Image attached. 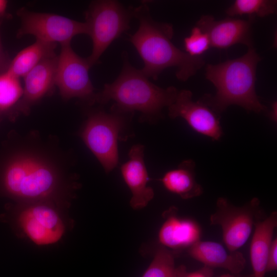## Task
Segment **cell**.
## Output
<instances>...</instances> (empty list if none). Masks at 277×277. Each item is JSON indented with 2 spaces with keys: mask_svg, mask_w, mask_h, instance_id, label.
Segmentation results:
<instances>
[{
  "mask_svg": "<svg viewBox=\"0 0 277 277\" xmlns=\"http://www.w3.org/2000/svg\"><path fill=\"white\" fill-rule=\"evenodd\" d=\"M133 17L139 26L129 39L143 61L141 70L147 77L155 80L165 69L175 67L176 77L185 82L205 65L202 56H191L172 43V25L154 21L146 2L133 8Z\"/></svg>",
  "mask_w": 277,
  "mask_h": 277,
  "instance_id": "1",
  "label": "cell"
},
{
  "mask_svg": "<svg viewBox=\"0 0 277 277\" xmlns=\"http://www.w3.org/2000/svg\"><path fill=\"white\" fill-rule=\"evenodd\" d=\"M122 57L120 73L96 94L95 102L105 104L113 101L111 109L124 113L138 111L142 121L155 122L161 117L162 109L174 102L178 90L173 86L164 88L155 85L141 69L130 64L127 52H123Z\"/></svg>",
  "mask_w": 277,
  "mask_h": 277,
  "instance_id": "2",
  "label": "cell"
},
{
  "mask_svg": "<svg viewBox=\"0 0 277 277\" xmlns=\"http://www.w3.org/2000/svg\"><path fill=\"white\" fill-rule=\"evenodd\" d=\"M261 58L254 47L238 58L217 64H208L205 76L215 87L213 95H206L202 101L219 114L231 105L259 113L266 110L255 92L256 70Z\"/></svg>",
  "mask_w": 277,
  "mask_h": 277,
  "instance_id": "3",
  "label": "cell"
},
{
  "mask_svg": "<svg viewBox=\"0 0 277 277\" xmlns=\"http://www.w3.org/2000/svg\"><path fill=\"white\" fill-rule=\"evenodd\" d=\"M56 182V173L50 165L26 155L11 159L2 177L3 187L8 194L29 199L48 196L54 189Z\"/></svg>",
  "mask_w": 277,
  "mask_h": 277,
  "instance_id": "4",
  "label": "cell"
},
{
  "mask_svg": "<svg viewBox=\"0 0 277 277\" xmlns=\"http://www.w3.org/2000/svg\"><path fill=\"white\" fill-rule=\"evenodd\" d=\"M133 114L111 109L109 113L98 110L88 115L81 136L106 172L117 165L118 141Z\"/></svg>",
  "mask_w": 277,
  "mask_h": 277,
  "instance_id": "5",
  "label": "cell"
},
{
  "mask_svg": "<svg viewBox=\"0 0 277 277\" xmlns=\"http://www.w3.org/2000/svg\"><path fill=\"white\" fill-rule=\"evenodd\" d=\"M133 8H126L114 0L92 2L85 12L88 35L92 42L91 54L86 60L92 67L112 43L130 28Z\"/></svg>",
  "mask_w": 277,
  "mask_h": 277,
  "instance_id": "6",
  "label": "cell"
},
{
  "mask_svg": "<svg viewBox=\"0 0 277 277\" xmlns=\"http://www.w3.org/2000/svg\"><path fill=\"white\" fill-rule=\"evenodd\" d=\"M17 14L21 21L18 37L31 35L36 39L61 45L70 43L76 35L88 34L86 22L58 14L33 12L25 8L18 10Z\"/></svg>",
  "mask_w": 277,
  "mask_h": 277,
  "instance_id": "7",
  "label": "cell"
},
{
  "mask_svg": "<svg viewBox=\"0 0 277 277\" xmlns=\"http://www.w3.org/2000/svg\"><path fill=\"white\" fill-rule=\"evenodd\" d=\"M89 66L86 58L77 55L70 43L61 45L57 56L55 84L65 100L78 98L92 104L96 94L89 76Z\"/></svg>",
  "mask_w": 277,
  "mask_h": 277,
  "instance_id": "8",
  "label": "cell"
},
{
  "mask_svg": "<svg viewBox=\"0 0 277 277\" xmlns=\"http://www.w3.org/2000/svg\"><path fill=\"white\" fill-rule=\"evenodd\" d=\"M259 206L257 198H253L243 207L234 206L223 197L217 200V209L210 216V224L221 226L223 239L229 251H236L247 241Z\"/></svg>",
  "mask_w": 277,
  "mask_h": 277,
  "instance_id": "9",
  "label": "cell"
},
{
  "mask_svg": "<svg viewBox=\"0 0 277 277\" xmlns=\"http://www.w3.org/2000/svg\"><path fill=\"white\" fill-rule=\"evenodd\" d=\"M168 108L170 118H183L198 133L216 141L222 136L218 114L202 101H193L190 90L178 91L175 101Z\"/></svg>",
  "mask_w": 277,
  "mask_h": 277,
  "instance_id": "10",
  "label": "cell"
},
{
  "mask_svg": "<svg viewBox=\"0 0 277 277\" xmlns=\"http://www.w3.org/2000/svg\"><path fill=\"white\" fill-rule=\"evenodd\" d=\"M253 18L244 19L228 17L216 21L210 15H203L196 26L208 36L211 47L226 49L238 44L253 47L252 24Z\"/></svg>",
  "mask_w": 277,
  "mask_h": 277,
  "instance_id": "11",
  "label": "cell"
},
{
  "mask_svg": "<svg viewBox=\"0 0 277 277\" xmlns=\"http://www.w3.org/2000/svg\"><path fill=\"white\" fill-rule=\"evenodd\" d=\"M18 221L27 236L38 245L57 242L65 231L64 225L58 214L46 205H37L28 208L19 214Z\"/></svg>",
  "mask_w": 277,
  "mask_h": 277,
  "instance_id": "12",
  "label": "cell"
},
{
  "mask_svg": "<svg viewBox=\"0 0 277 277\" xmlns=\"http://www.w3.org/2000/svg\"><path fill=\"white\" fill-rule=\"evenodd\" d=\"M144 148L142 144L133 145L128 152V160L121 167L122 177L132 193L130 204L135 210L145 207L154 194L147 185L149 178L144 159Z\"/></svg>",
  "mask_w": 277,
  "mask_h": 277,
  "instance_id": "13",
  "label": "cell"
},
{
  "mask_svg": "<svg viewBox=\"0 0 277 277\" xmlns=\"http://www.w3.org/2000/svg\"><path fill=\"white\" fill-rule=\"evenodd\" d=\"M57 56L49 57L30 71L23 77V93L15 106L17 112L28 113L31 106L50 92L55 86Z\"/></svg>",
  "mask_w": 277,
  "mask_h": 277,
  "instance_id": "14",
  "label": "cell"
},
{
  "mask_svg": "<svg viewBox=\"0 0 277 277\" xmlns=\"http://www.w3.org/2000/svg\"><path fill=\"white\" fill-rule=\"evenodd\" d=\"M189 254L205 266L226 269L232 274L240 273L245 266L246 261L242 253L237 251L229 252L215 242L200 240L189 247Z\"/></svg>",
  "mask_w": 277,
  "mask_h": 277,
  "instance_id": "15",
  "label": "cell"
},
{
  "mask_svg": "<svg viewBox=\"0 0 277 277\" xmlns=\"http://www.w3.org/2000/svg\"><path fill=\"white\" fill-rule=\"evenodd\" d=\"M166 217L159 232L163 246L173 249L189 248L200 240L201 230L196 222L180 218L174 213Z\"/></svg>",
  "mask_w": 277,
  "mask_h": 277,
  "instance_id": "16",
  "label": "cell"
},
{
  "mask_svg": "<svg viewBox=\"0 0 277 277\" xmlns=\"http://www.w3.org/2000/svg\"><path fill=\"white\" fill-rule=\"evenodd\" d=\"M277 225V213L272 212L262 221L255 223L252 238L250 258L253 277H265L267 258L274 230Z\"/></svg>",
  "mask_w": 277,
  "mask_h": 277,
  "instance_id": "17",
  "label": "cell"
},
{
  "mask_svg": "<svg viewBox=\"0 0 277 277\" xmlns=\"http://www.w3.org/2000/svg\"><path fill=\"white\" fill-rule=\"evenodd\" d=\"M195 167L193 160L183 161L176 168L166 172L160 181L168 191L182 199L198 196L202 193L203 189L195 181Z\"/></svg>",
  "mask_w": 277,
  "mask_h": 277,
  "instance_id": "18",
  "label": "cell"
},
{
  "mask_svg": "<svg viewBox=\"0 0 277 277\" xmlns=\"http://www.w3.org/2000/svg\"><path fill=\"white\" fill-rule=\"evenodd\" d=\"M56 45L36 39L16 55L10 62L7 71L19 78L24 77L42 61L55 55Z\"/></svg>",
  "mask_w": 277,
  "mask_h": 277,
  "instance_id": "19",
  "label": "cell"
},
{
  "mask_svg": "<svg viewBox=\"0 0 277 277\" xmlns=\"http://www.w3.org/2000/svg\"><path fill=\"white\" fill-rule=\"evenodd\" d=\"M186 271L184 266H175L171 251L161 247L142 277H183Z\"/></svg>",
  "mask_w": 277,
  "mask_h": 277,
  "instance_id": "20",
  "label": "cell"
},
{
  "mask_svg": "<svg viewBox=\"0 0 277 277\" xmlns=\"http://www.w3.org/2000/svg\"><path fill=\"white\" fill-rule=\"evenodd\" d=\"M276 5L275 0H236L226 13L229 17L247 15L249 18L262 17L274 14Z\"/></svg>",
  "mask_w": 277,
  "mask_h": 277,
  "instance_id": "21",
  "label": "cell"
},
{
  "mask_svg": "<svg viewBox=\"0 0 277 277\" xmlns=\"http://www.w3.org/2000/svg\"><path fill=\"white\" fill-rule=\"evenodd\" d=\"M23 93V88L19 78L7 70L0 73V115L14 108Z\"/></svg>",
  "mask_w": 277,
  "mask_h": 277,
  "instance_id": "22",
  "label": "cell"
},
{
  "mask_svg": "<svg viewBox=\"0 0 277 277\" xmlns=\"http://www.w3.org/2000/svg\"><path fill=\"white\" fill-rule=\"evenodd\" d=\"M185 52L192 56H202L210 47L207 34L199 27H193L190 35L184 39Z\"/></svg>",
  "mask_w": 277,
  "mask_h": 277,
  "instance_id": "23",
  "label": "cell"
},
{
  "mask_svg": "<svg viewBox=\"0 0 277 277\" xmlns=\"http://www.w3.org/2000/svg\"><path fill=\"white\" fill-rule=\"evenodd\" d=\"M277 269V239L272 240L267 258V272L276 270Z\"/></svg>",
  "mask_w": 277,
  "mask_h": 277,
  "instance_id": "24",
  "label": "cell"
},
{
  "mask_svg": "<svg viewBox=\"0 0 277 277\" xmlns=\"http://www.w3.org/2000/svg\"><path fill=\"white\" fill-rule=\"evenodd\" d=\"M183 277H213L212 268L204 266L202 269L191 272L185 273Z\"/></svg>",
  "mask_w": 277,
  "mask_h": 277,
  "instance_id": "25",
  "label": "cell"
},
{
  "mask_svg": "<svg viewBox=\"0 0 277 277\" xmlns=\"http://www.w3.org/2000/svg\"><path fill=\"white\" fill-rule=\"evenodd\" d=\"M2 20L0 19V27ZM10 61L8 60L7 55L3 50L0 34V73L6 71L9 65Z\"/></svg>",
  "mask_w": 277,
  "mask_h": 277,
  "instance_id": "26",
  "label": "cell"
},
{
  "mask_svg": "<svg viewBox=\"0 0 277 277\" xmlns=\"http://www.w3.org/2000/svg\"><path fill=\"white\" fill-rule=\"evenodd\" d=\"M8 1L5 0H0V19L7 16L6 10L7 7Z\"/></svg>",
  "mask_w": 277,
  "mask_h": 277,
  "instance_id": "27",
  "label": "cell"
},
{
  "mask_svg": "<svg viewBox=\"0 0 277 277\" xmlns=\"http://www.w3.org/2000/svg\"><path fill=\"white\" fill-rule=\"evenodd\" d=\"M276 102H274L271 105V110L269 113L270 118L274 122L276 121Z\"/></svg>",
  "mask_w": 277,
  "mask_h": 277,
  "instance_id": "28",
  "label": "cell"
},
{
  "mask_svg": "<svg viewBox=\"0 0 277 277\" xmlns=\"http://www.w3.org/2000/svg\"><path fill=\"white\" fill-rule=\"evenodd\" d=\"M219 277H235V276H234L232 274H223V275H222Z\"/></svg>",
  "mask_w": 277,
  "mask_h": 277,
  "instance_id": "29",
  "label": "cell"
}]
</instances>
